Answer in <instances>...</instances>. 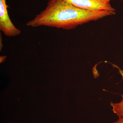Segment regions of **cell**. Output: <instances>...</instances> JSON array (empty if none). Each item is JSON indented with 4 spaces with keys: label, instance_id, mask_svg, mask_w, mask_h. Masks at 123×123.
Listing matches in <instances>:
<instances>
[{
    "label": "cell",
    "instance_id": "1",
    "mask_svg": "<svg viewBox=\"0 0 123 123\" xmlns=\"http://www.w3.org/2000/svg\"><path fill=\"white\" fill-rule=\"evenodd\" d=\"M115 14V12L112 11L85 10L64 0H49L46 8L27 23L26 25L72 30L80 25Z\"/></svg>",
    "mask_w": 123,
    "mask_h": 123
},
{
    "label": "cell",
    "instance_id": "2",
    "mask_svg": "<svg viewBox=\"0 0 123 123\" xmlns=\"http://www.w3.org/2000/svg\"><path fill=\"white\" fill-rule=\"evenodd\" d=\"M75 6L91 11H107L115 12L111 5L112 0H64Z\"/></svg>",
    "mask_w": 123,
    "mask_h": 123
},
{
    "label": "cell",
    "instance_id": "3",
    "mask_svg": "<svg viewBox=\"0 0 123 123\" xmlns=\"http://www.w3.org/2000/svg\"><path fill=\"white\" fill-rule=\"evenodd\" d=\"M6 0H0V30L8 37H14L19 35L21 31L14 25L8 13Z\"/></svg>",
    "mask_w": 123,
    "mask_h": 123
},
{
    "label": "cell",
    "instance_id": "4",
    "mask_svg": "<svg viewBox=\"0 0 123 123\" xmlns=\"http://www.w3.org/2000/svg\"><path fill=\"white\" fill-rule=\"evenodd\" d=\"M119 72L123 77V70L119 69ZM122 100L117 103L111 102V105L112 107V111L119 117H123V94L121 95Z\"/></svg>",
    "mask_w": 123,
    "mask_h": 123
},
{
    "label": "cell",
    "instance_id": "5",
    "mask_svg": "<svg viewBox=\"0 0 123 123\" xmlns=\"http://www.w3.org/2000/svg\"><path fill=\"white\" fill-rule=\"evenodd\" d=\"M113 123H123V117H119V118L117 121H115Z\"/></svg>",
    "mask_w": 123,
    "mask_h": 123
}]
</instances>
